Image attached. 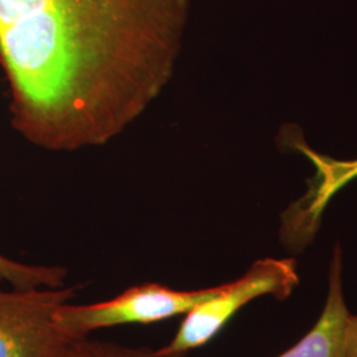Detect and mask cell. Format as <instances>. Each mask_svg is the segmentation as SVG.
Wrapping results in <instances>:
<instances>
[{
    "label": "cell",
    "instance_id": "5",
    "mask_svg": "<svg viewBox=\"0 0 357 357\" xmlns=\"http://www.w3.org/2000/svg\"><path fill=\"white\" fill-rule=\"evenodd\" d=\"M348 315L342 282V258L340 252L336 250L330 266L328 295L319 320L299 343L277 357H345Z\"/></svg>",
    "mask_w": 357,
    "mask_h": 357
},
{
    "label": "cell",
    "instance_id": "8",
    "mask_svg": "<svg viewBox=\"0 0 357 357\" xmlns=\"http://www.w3.org/2000/svg\"><path fill=\"white\" fill-rule=\"evenodd\" d=\"M345 357H357V315L349 314L345 324Z\"/></svg>",
    "mask_w": 357,
    "mask_h": 357
},
{
    "label": "cell",
    "instance_id": "4",
    "mask_svg": "<svg viewBox=\"0 0 357 357\" xmlns=\"http://www.w3.org/2000/svg\"><path fill=\"white\" fill-rule=\"evenodd\" d=\"M220 286L180 291L159 283L131 286L110 301L91 305L59 307L54 320L61 331L75 340L85 339L90 332L123 324H151L185 315L188 311L218 291Z\"/></svg>",
    "mask_w": 357,
    "mask_h": 357
},
{
    "label": "cell",
    "instance_id": "3",
    "mask_svg": "<svg viewBox=\"0 0 357 357\" xmlns=\"http://www.w3.org/2000/svg\"><path fill=\"white\" fill-rule=\"evenodd\" d=\"M78 286L0 289V357H68L77 342L54 320Z\"/></svg>",
    "mask_w": 357,
    "mask_h": 357
},
{
    "label": "cell",
    "instance_id": "7",
    "mask_svg": "<svg viewBox=\"0 0 357 357\" xmlns=\"http://www.w3.org/2000/svg\"><path fill=\"white\" fill-rule=\"evenodd\" d=\"M78 357H187V354H168L147 347L131 348L125 345L81 339L77 343Z\"/></svg>",
    "mask_w": 357,
    "mask_h": 357
},
{
    "label": "cell",
    "instance_id": "6",
    "mask_svg": "<svg viewBox=\"0 0 357 357\" xmlns=\"http://www.w3.org/2000/svg\"><path fill=\"white\" fill-rule=\"evenodd\" d=\"M68 270L61 266H35L13 261L0 255V282L16 289L61 287Z\"/></svg>",
    "mask_w": 357,
    "mask_h": 357
},
{
    "label": "cell",
    "instance_id": "1",
    "mask_svg": "<svg viewBox=\"0 0 357 357\" xmlns=\"http://www.w3.org/2000/svg\"><path fill=\"white\" fill-rule=\"evenodd\" d=\"M190 0H0L13 128L51 151L102 146L174 75Z\"/></svg>",
    "mask_w": 357,
    "mask_h": 357
},
{
    "label": "cell",
    "instance_id": "2",
    "mask_svg": "<svg viewBox=\"0 0 357 357\" xmlns=\"http://www.w3.org/2000/svg\"><path fill=\"white\" fill-rule=\"evenodd\" d=\"M299 284L295 259L266 258L255 262L241 278L220 284L218 291L188 311L174 339L160 351L188 354L209 343L243 307L258 296L283 301Z\"/></svg>",
    "mask_w": 357,
    "mask_h": 357
},
{
    "label": "cell",
    "instance_id": "9",
    "mask_svg": "<svg viewBox=\"0 0 357 357\" xmlns=\"http://www.w3.org/2000/svg\"><path fill=\"white\" fill-rule=\"evenodd\" d=\"M78 342H79V340H78ZM78 342H77V343H78ZM68 357H78V354H77V344L76 347H75V349L70 352V355Z\"/></svg>",
    "mask_w": 357,
    "mask_h": 357
}]
</instances>
